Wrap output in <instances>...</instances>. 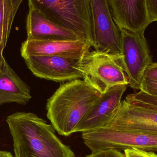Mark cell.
Masks as SVG:
<instances>
[{
    "label": "cell",
    "mask_w": 157,
    "mask_h": 157,
    "mask_svg": "<svg viewBox=\"0 0 157 157\" xmlns=\"http://www.w3.org/2000/svg\"><path fill=\"white\" fill-rule=\"evenodd\" d=\"M108 2L119 30L144 33L150 24L146 0H108Z\"/></svg>",
    "instance_id": "7c38bea8"
},
{
    "label": "cell",
    "mask_w": 157,
    "mask_h": 157,
    "mask_svg": "<svg viewBox=\"0 0 157 157\" xmlns=\"http://www.w3.org/2000/svg\"><path fill=\"white\" fill-rule=\"evenodd\" d=\"M86 157H125L124 154L114 149H106L91 153Z\"/></svg>",
    "instance_id": "d6986e66"
},
{
    "label": "cell",
    "mask_w": 157,
    "mask_h": 157,
    "mask_svg": "<svg viewBox=\"0 0 157 157\" xmlns=\"http://www.w3.org/2000/svg\"><path fill=\"white\" fill-rule=\"evenodd\" d=\"M128 86H116L101 94L99 99L81 119L75 133L90 131L108 125L117 112Z\"/></svg>",
    "instance_id": "8fae6325"
},
{
    "label": "cell",
    "mask_w": 157,
    "mask_h": 157,
    "mask_svg": "<svg viewBox=\"0 0 157 157\" xmlns=\"http://www.w3.org/2000/svg\"><path fill=\"white\" fill-rule=\"evenodd\" d=\"M125 157H157V155L154 152H149L136 148H130L124 150Z\"/></svg>",
    "instance_id": "ac0fdd59"
},
{
    "label": "cell",
    "mask_w": 157,
    "mask_h": 157,
    "mask_svg": "<svg viewBox=\"0 0 157 157\" xmlns=\"http://www.w3.org/2000/svg\"><path fill=\"white\" fill-rule=\"evenodd\" d=\"M84 143L92 153L106 149L132 148L157 152V135L118 131L108 127L82 133Z\"/></svg>",
    "instance_id": "5b68a950"
},
{
    "label": "cell",
    "mask_w": 157,
    "mask_h": 157,
    "mask_svg": "<svg viewBox=\"0 0 157 157\" xmlns=\"http://www.w3.org/2000/svg\"><path fill=\"white\" fill-rule=\"evenodd\" d=\"M78 68L83 81L101 94L113 87L129 84L121 55L90 50L80 60Z\"/></svg>",
    "instance_id": "277c9868"
},
{
    "label": "cell",
    "mask_w": 157,
    "mask_h": 157,
    "mask_svg": "<svg viewBox=\"0 0 157 157\" xmlns=\"http://www.w3.org/2000/svg\"><path fill=\"white\" fill-rule=\"evenodd\" d=\"M126 97L157 107V96L148 95L142 91L130 94Z\"/></svg>",
    "instance_id": "2e32d148"
},
{
    "label": "cell",
    "mask_w": 157,
    "mask_h": 157,
    "mask_svg": "<svg viewBox=\"0 0 157 157\" xmlns=\"http://www.w3.org/2000/svg\"><path fill=\"white\" fill-rule=\"evenodd\" d=\"M14 157H75L56 135L52 124L32 112H16L6 119Z\"/></svg>",
    "instance_id": "6da1fadb"
},
{
    "label": "cell",
    "mask_w": 157,
    "mask_h": 157,
    "mask_svg": "<svg viewBox=\"0 0 157 157\" xmlns=\"http://www.w3.org/2000/svg\"><path fill=\"white\" fill-rule=\"evenodd\" d=\"M140 91L151 96H157V80L144 78L142 89Z\"/></svg>",
    "instance_id": "e0dca14e"
},
{
    "label": "cell",
    "mask_w": 157,
    "mask_h": 157,
    "mask_svg": "<svg viewBox=\"0 0 157 157\" xmlns=\"http://www.w3.org/2000/svg\"><path fill=\"white\" fill-rule=\"evenodd\" d=\"M144 78L157 80V63H153L146 70Z\"/></svg>",
    "instance_id": "44dd1931"
},
{
    "label": "cell",
    "mask_w": 157,
    "mask_h": 157,
    "mask_svg": "<svg viewBox=\"0 0 157 157\" xmlns=\"http://www.w3.org/2000/svg\"><path fill=\"white\" fill-rule=\"evenodd\" d=\"M101 94L81 79L61 84L47 102V117L58 133L68 136Z\"/></svg>",
    "instance_id": "7a4b0ae2"
},
{
    "label": "cell",
    "mask_w": 157,
    "mask_h": 157,
    "mask_svg": "<svg viewBox=\"0 0 157 157\" xmlns=\"http://www.w3.org/2000/svg\"><path fill=\"white\" fill-rule=\"evenodd\" d=\"M146 6L150 24L157 21V0H146Z\"/></svg>",
    "instance_id": "ffe728a7"
},
{
    "label": "cell",
    "mask_w": 157,
    "mask_h": 157,
    "mask_svg": "<svg viewBox=\"0 0 157 157\" xmlns=\"http://www.w3.org/2000/svg\"><path fill=\"white\" fill-rule=\"evenodd\" d=\"M22 0H0V61L4 59L3 51L7 45L15 17Z\"/></svg>",
    "instance_id": "9a60e30c"
},
{
    "label": "cell",
    "mask_w": 157,
    "mask_h": 157,
    "mask_svg": "<svg viewBox=\"0 0 157 157\" xmlns=\"http://www.w3.org/2000/svg\"><path fill=\"white\" fill-rule=\"evenodd\" d=\"M0 157H14L9 152L0 150Z\"/></svg>",
    "instance_id": "7402d4cb"
},
{
    "label": "cell",
    "mask_w": 157,
    "mask_h": 157,
    "mask_svg": "<svg viewBox=\"0 0 157 157\" xmlns=\"http://www.w3.org/2000/svg\"><path fill=\"white\" fill-rule=\"evenodd\" d=\"M121 37L122 62L129 79L128 86L142 89L145 72L153 63L144 32L120 30Z\"/></svg>",
    "instance_id": "8992f818"
},
{
    "label": "cell",
    "mask_w": 157,
    "mask_h": 157,
    "mask_svg": "<svg viewBox=\"0 0 157 157\" xmlns=\"http://www.w3.org/2000/svg\"><path fill=\"white\" fill-rule=\"evenodd\" d=\"M28 6L29 11L26 21L27 39L80 40L73 32L59 26L50 20L35 5L32 0L28 1Z\"/></svg>",
    "instance_id": "4fadbf2b"
},
{
    "label": "cell",
    "mask_w": 157,
    "mask_h": 157,
    "mask_svg": "<svg viewBox=\"0 0 157 157\" xmlns=\"http://www.w3.org/2000/svg\"><path fill=\"white\" fill-rule=\"evenodd\" d=\"M51 21L76 34L93 47L90 0H32Z\"/></svg>",
    "instance_id": "3957f363"
},
{
    "label": "cell",
    "mask_w": 157,
    "mask_h": 157,
    "mask_svg": "<svg viewBox=\"0 0 157 157\" xmlns=\"http://www.w3.org/2000/svg\"><path fill=\"white\" fill-rule=\"evenodd\" d=\"M93 47L98 51L121 55V37L107 0L90 1Z\"/></svg>",
    "instance_id": "52a82bcc"
},
{
    "label": "cell",
    "mask_w": 157,
    "mask_h": 157,
    "mask_svg": "<svg viewBox=\"0 0 157 157\" xmlns=\"http://www.w3.org/2000/svg\"><path fill=\"white\" fill-rule=\"evenodd\" d=\"M28 69L37 77L56 82H65L82 78L80 60L58 56H30L24 59Z\"/></svg>",
    "instance_id": "9c48e42d"
},
{
    "label": "cell",
    "mask_w": 157,
    "mask_h": 157,
    "mask_svg": "<svg viewBox=\"0 0 157 157\" xmlns=\"http://www.w3.org/2000/svg\"><path fill=\"white\" fill-rule=\"evenodd\" d=\"M105 127L118 131L157 135V111L121 101L114 117Z\"/></svg>",
    "instance_id": "30bf717a"
},
{
    "label": "cell",
    "mask_w": 157,
    "mask_h": 157,
    "mask_svg": "<svg viewBox=\"0 0 157 157\" xmlns=\"http://www.w3.org/2000/svg\"><path fill=\"white\" fill-rule=\"evenodd\" d=\"M31 98L30 87L4 58L0 61V105L8 103L25 105Z\"/></svg>",
    "instance_id": "5bb4252c"
},
{
    "label": "cell",
    "mask_w": 157,
    "mask_h": 157,
    "mask_svg": "<svg viewBox=\"0 0 157 157\" xmlns=\"http://www.w3.org/2000/svg\"><path fill=\"white\" fill-rule=\"evenodd\" d=\"M92 45L81 40H34L27 39L21 44L23 59L30 56H54L71 60L82 59L91 50Z\"/></svg>",
    "instance_id": "ba28073f"
}]
</instances>
